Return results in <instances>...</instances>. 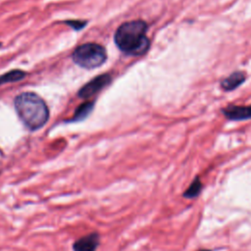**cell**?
<instances>
[{
    "mask_svg": "<svg viewBox=\"0 0 251 251\" xmlns=\"http://www.w3.org/2000/svg\"><path fill=\"white\" fill-rule=\"evenodd\" d=\"M146 31L147 25L145 22L140 20L126 22L121 25L115 33L116 45L126 54L142 55L150 46Z\"/></svg>",
    "mask_w": 251,
    "mask_h": 251,
    "instance_id": "6da1fadb",
    "label": "cell"
},
{
    "mask_svg": "<svg viewBox=\"0 0 251 251\" xmlns=\"http://www.w3.org/2000/svg\"><path fill=\"white\" fill-rule=\"evenodd\" d=\"M15 109L24 125L31 130L42 127L49 118L46 103L33 92L18 95L15 99Z\"/></svg>",
    "mask_w": 251,
    "mask_h": 251,
    "instance_id": "7a4b0ae2",
    "label": "cell"
},
{
    "mask_svg": "<svg viewBox=\"0 0 251 251\" xmlns=\"http://www.w3.org/2000/svg\"><path fill=\"white\" fill-rule=\"evenodd\" d=\"M107 58L106 50L97 43H85L75 48L73 53L74 62L84 69H95Z\"/></svg>",
    "mask_w": 251,
    "mask_h": 251,
    "instance_id": "3957f363",
    "label": "cell"
},
{
    "mask_svg": "<svg viewBox=\"0 0 251 251\" xmlns=\"http://www.w3.org/2000/svg\"><path fill=\"white\" fill-rule=\"evenodd\" d=\"M110 81H111V76L107 74H103L99 76H96L79 89L78 96L81 98L91 97L100 89H102L104 86H106Z\"/></svg>",
    "mask_w": 251,
    "mask_h": 251,
    "instance_id": "277c9868",
    "label": "cell"
},
{
    "mask_svg": "<svg viewBox=\"0 0 251 251\" xmlns=\"http://www.w3.org/2000/svg\"><path fill=\"white\" fill-rule=\"evenodd\" d=\"M100 242L98 232H91L75 240L73 244L74 251H96Z\"/></svg>",
    "mask_w": 251,
    "mask_h": 251,
    "instance_id": "5b68a950",
    "label": "cell"
},
{
    "mask_svg": "<svg viewBox=\"0 0 251 251\" xmlns=\"http://www.w3.org/2000/svg\"><path fill=\"white\" fill-rule=\"evenodd\" d=\"M224 116L230 121H243L251 119V105L234 106L229 105L222 110Z\"/></svg>",
    "mask_w": 251,
    "mask_h": 251,
    "instance_id": "8992f818",
    "label": "cell"
},
{
    "mask_svg": "<svg viewBox=\"0 0 251 251\" xmlns=\"http://www.w3.org/2000/svg\"><path fill=\"white\" fill-rule=\"evenodd\" d=\"M244 80H245V74L243 72L237 71V72H233L228 76L224 78L221 82V86L226 91H231L237 88L240 84H242Z\"/></svg>",
    "mask_w": 251,
    "mask_h": 251,
    "instance_id": "52a82bcc",
    "label": "cell"
},
{
    "mask_svg": "<svg viewBox=\"0 0 251 251\" xmlns=\"http://www.w3.org/2000/svg\"><path fill=\"white\" fill-rule=\"evenodd\" d=\"M203 189V183L199 177V176H195L189 186L184 190L182 193V196L184 198L188 199H194L198 197V195L202 192Z\"/></svg>",
    "mask_w": 251,
    "mask_h": 251,
    "instance_id": "ba28073f",
    "label": "cell"
},
{
    "mask_svg": "<svg viewBox=\"0 0 251 251\" xmlns=\"http://www.w3.org/2000/svg\"><path fill=\"white\" fill-rule=\"evenodd\" d=\"M26 74L21 70H13L8 73H5L4 75H0V84L8 83V82H15L23 79L25 77Z\"/></svg>",
    "mask_w": 251,
    "mask_h": 251,
    "instance_id": "9c48e42d",
    "label": "cell"
},
{
    "mask_svg": "<svg viewBox=\"0 0 251 251\" xmlns=\"http://www.w3.org/2000/svg\"><path fill=\"white\" fill-rule=\"evenodd\" d=\"M93 108V103L92 102H85L83 104H81L75 111L74 118L72 119L73 121H81L83 119H85L90 112L92 111Z\"/></svg>",
    "mask_w": 251,
    "mask_h": 251,
    "instance_id": "30bf717a",
    "label": "cell"
},
{
    "mask_svg": "<svg viewBox=\"0 0 251 251\" xmlns=\"http://www.w3.org/2000/svg\"><path fill=\"white\" fill-rule=\"evenodd\" d=\"M66 24H68L69 25H71L73 28L75 29H80L82 28L85 25L86 22H81V21H68L66 22Z\"/></svg>",
    "mask_w": 251,
    "mask_h": 251,
    "instance_id": "8fae6325",
    "label": "cell"
},
{
    "mask_svg": "<svg viewBox=\"0 0 251 251\" xmlns=\"http://www.w3.org/2000/svg\"><path fill=\"white\" fill-rule=\"evenodd\" d=\"M198 251H213V250L212 249H200Z\"/></svg>",
    "mask_w": 251,
    "mask_h": 251,
    "instance_id": "7c38bea8",
    "label": "cell"
}]
</instances>
